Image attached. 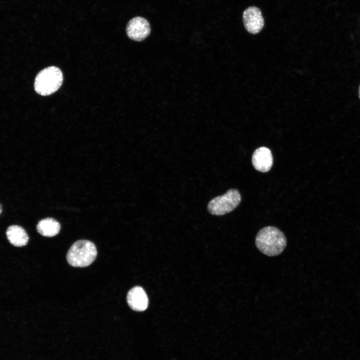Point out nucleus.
Returning <instances> with one entry per match:
<instances>
[{
	"mask_svg": "<svg viewBox=\"0 0 360 360\" xmlns=\"http://www.w3.org/2000/svg\"><path fill=\"white\" fill-rule=\"evenodd\" d=\"M126 32L130 39L140 42L150 34V26L146 18L136 16L129 21L126 26Z\"/></svg>",
	"mask_w": 360,
	"mask_h": 360,
	"instance_id": "5",
	"label": "nucleus"
},
{
	"mask_svg": "<svg viewBox=\"0 0 360 360\" xmlns=\"http://www.w3.org/2000/svg\"><path fill=\"white\" fill-rule=\"evenodd\" d=\"M63 75L61 70L56 66H49L40 71L36 75L34 88L42 96H48L56 92L61 86Z\"/></svg>",
	"mask_w": 360,
	"mask_h": 360,
	"instance_id": "3",
	"label": "nucleus"
},
{
	"mask_svg": "<svg viewBox=\"0 0 360 360\" xmlns=\"http://www.w3.org/2000/svg\"><path fill=\"white\" fill-rule=\"evenodd\" d=\"M255 244L261 252L273 256L284 251L286 246V238L278 228L268 226L259 230L256 236Z\"/></svg>",
	"mask_w": 360,
	"mask_h": 360,
	"instance_id": "1",
	"label": "nucleus"
},
{
	"mask_svg": "<svg viewBox=\"0 0 360 360\" xmlns=\"http://www.w3.org/2000/svg\"><path fill=\"white\" fill-rule=\"evenodd\" d=\"M2 207L0 204V214L2 213Z\"/></svg>",
	"mask_w": 360,
	"mask_h": 360,
	"instance_id": "12",
	"label": "nucleus"
},
{
	"mask_svg": "<svg viewBox=\"0 0 360 360\" xmlns=\"http://www.w3.org/2000/svg\"><path fill=\"white\" fill-rule=\"evenodd\" d=\"M6 233L9 242L15 246H24L28 242V236L25 230L20 226H10Z\"/></svg>",
	"mask_w": 360,
	"mask_h": 360,
	"instance_id": "9",
	"label": "nucleus"
},
{
	"mask_svg": "<svg viewBox=\"0 0 360 360\" xmlns=\"http://www.w3.org/2000/svg\"><path fill=\"white\" fill-rule=\"evenodd\" d=\"M358 96H359V98L360 99V85L359 90H358Z\"/></svg>",
	"mask_w": 360,
	"mask_h": 360,
	"instance_id": "11",
	"label": "nucleus"
},
{
	"mask_svg": "<svg viewBox=\"0 0 360 360\" xmlns=\"http://www.w3.org/2000/svg\"><path fill=\"white\" fill-rule=\"evenodd\" d=\"M126 300L130 307L134 310L142 312L148 306V298L144 290L136 286L130 289L127 294Z\"/></svg>",
	"mask_w": 360,
	"mask_h": 360,
	"instance_id": "8",
	"label": "nucleus"
},
{
	"mask_svg": "<svg viewBox=\"0 0 360 360\" xmlns=\"http://www.w3.org/2000/svg\"><path fill=\"white\" fill-rule=\"evenodd\" d=\"M60 230V225L56 220L47 218L40 220L36 226L38 232L44 236L52 237L57 235Z\"/></svg>",
	"mask_w": 360,
	"mask_h": 360,
	"instance_id": "10",
	"label": "nucleus"
},
{
	"mask_svg": "<svg viewBox=\"0 0 360 360\" xmlns=\"http://www.w3.org/2000/svg\"><path fill=\"white\" fill-rule=\"evenodd\" d=\"M244 26L250 34H256L264 26V19L260 10L256 6H250L242 14Z\"/></svg>",
	"mask_w": 360,
	"mask_h": 360,
	"instance_id": "6",
	"label": "nucleus"
},
{
	"mask_svg": "<svg viewBox=\"0 0 360 360\" xmlns=\"http://www.w3.org/2000/svg\"><path fill=\"white\" fill-rule=\"evenodd\" d=\"M252 162L256 170L262 172H268L273 164L270 150L264 146L256 148L252 155Z\"/></svg>",
	"mask_w": 360,
	"mask_h": 360,
	"instance_id": "7",
	"label": "nucleus"
},
{
	"mask_svg": "<svg viewBox=\"0 0 360 360\" xmlns=\"http://www.w3.org/2000/svg\"><path fill=\"white\" fill-rule=\"evenodd\" d=\"M240 201L241 195L239 191L231 188L224 194L210 200L208 204V210L212 214L222 216L234 210Z\"/></svg>",
	"mask_w": 360,
	"mask_h": 360,
	"instance_id": "4",
	"label": "nucleus"
},
{
	"mask_svg": "<svg viewBox=\"0 0 360 360\" xmlns=\"http://www.w3.org/2000/svg\"><path fill=\"white\" fill-rule=\"evenodd\" d=\"M96 256L94 244L90 240H81L70 246L66 254V260L72 266L83 268L92 264Z\"/></svg>",
	"mask_w": 360,
	"mask_h": 360,
	"instance_id": "2",
	"label": "nucleus"
}]
</instances>
